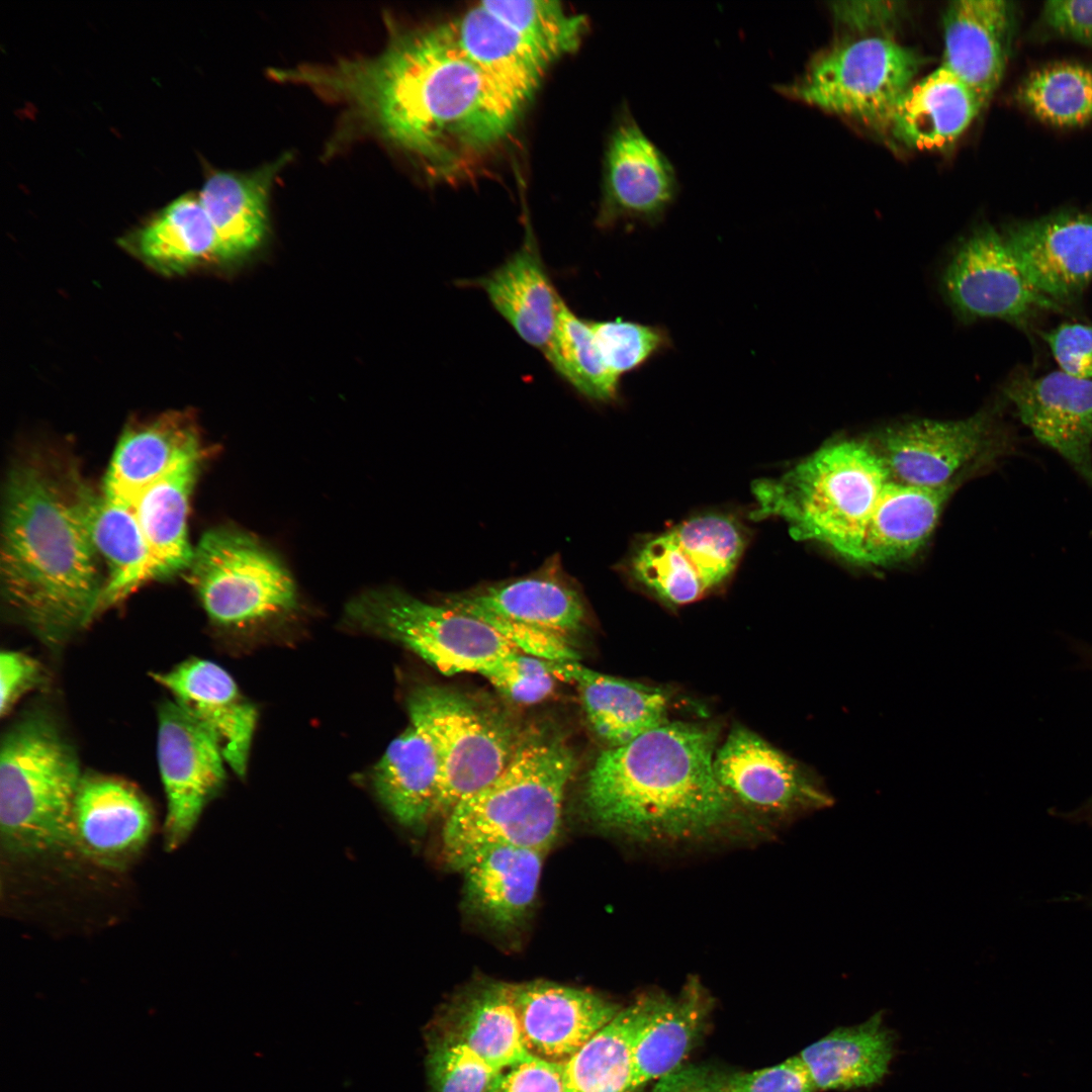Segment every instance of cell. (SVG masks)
I'll list each match as a JSON object with an SVG mask.
<instances>
[{
  "label": "cell",
  "instance_id": "1",
  "mask_svg": "<svg viewBox=\"0 0 1092 1092\" xmlns=\"http://www.w3.org/2000/svg\"><path fill=\"white\" fill-rule=\"evenodd\" d=\"M346 106V123L402 152L430 176L468 174L509 138L521 112L454 44L444 24L389 33L373 57L274 69Z\"/></svg>",
  "mask_w": 1092,
  "mask_h": 1092
},
{
  "label": "cell",
  "instance_id": "2",
  "mask_svg": "<svg viewBox=\"0 0 1092 1092\" xmlns=\"http://www.w3.org/2000/svg\"><path fill=\"white\" fill-rule=\"evenodd\" d=\"M718 732L667 721L603 750L589 768L582 805L600 829L640 844L751 840L768 825L744 812L716 777Z\"/></svg>",
  "mask_w": 1092,
  "mask_h": 1092
},
{
  "label": "cell",
  "instance_id": "3",
  "mask_svg": "<svg viewBox=\"0 0 1092 1092\" xmlns=\"http://www.w3.org/2000/svg\"><path fill=\"white\" fill-rule=\"evenodd\" d=\"M73 496L40 461L9 472L0 576L8 612L52 648L96 616L105 578Z\"/></svg>",
  "mask_w": 1092,
  "mask_h": 1092
},
{
  "label": "cell",
  "instance_id": "4",
  "mask_svg": "<svg viewBox=\"0 0 1092 1092\" xmlns=\"http://www.w3.org/2000/svg\"><path fill=\"white\" fill-rule=\"evenodd\" d=\"M574 769V754L558 737L534 736L521 743L493 782L445 817L442 843L448 864L462 871L498 846L546 852L558 836Z\"/></svg>",
  "mask_w": 1092,
  "mask_h": 1092
},
{
  "label": "cell",
  "instance_id": "5",
  "mask_svg": "<svg viewBox=\"0 0 1092 1092\" xmlns=\"http://www.w3.org/2000/svg\"><path fill=\"white\" fill-rule=\"evenodd\" d=\"M891 480L872 442H832L783 475L754 481L751 516L780 518L793 538L819 542L859 563L870 519Z\"/></svg>",
  "mask_w": 1092,
  "mask_h": 1092
},
{
  "label": "cell",
  "instance_id": "6",
  "mask_svg": "<svg viewBox=\"0 0 1092 1092\" xmlns=\"http://www.w3.org/2000/svg\"><path fill=\"white\" fill-rule=\"evenodd\" d=\"M82 777L74 746L48 714L28 713L9 726L0 748L4 849L29 857L72 846V812Z\"/></svg>",
  "mask_w": 1092,
  "mask_h": 1092
},
{
  "label": "cell",
  "instance_id": "7",
  "mask_svg": "<svg viewBox=\"0 0 1092 1092\" xmlns=\"http://www.w3.org/2000/svg\"><path fill=\"white\" fill-rule=\"evenodd\" d=\"M922 63L915 50L890 36L864 34L818 53L798 79L777 88L823 111L885 127Z\"/></svg>",
  "mask_w": 1092,
  "mask_h": 1092
},
{
  "label": "cell",
  "instance_id": "8",
  "mask_svg": "<svg viewBox=\"0 0 1092 1092\" xmlns=\"http://www.w3.org/2000/svg\"><path fill=\"white\" fill-rule=\"evenodd\" d=\"M186 571L207 616L221 627L269 621L297 607L294 581L282 562L234 527L205 532Z\"/></svg>",
  "mask_w": 1092,
  "mask_h": 1092
},
{
  "label": "cell",
  "instance_id": "9",
  "mask_svg": "<svg viewBox=\"0 0 1092 1092\" xmlns=\"http://www.w3.org/2000/svg\"><path fill=\"white\" fill-rule=\"evenodd\" d=\"M347 615L358 627L401 644L446 675L479 673L517 651L478 618L397 588L361 594L349 603Z\"/></svg>",
  "mask_w": 1092,
  "mask_h": 1092
},
{
  "label": "cell",
  "instance_id": "10",
  "mask_svg": "<svg viewBox=\"0 0 1092 1092\" xmlns=\"http://www.w3.org/2000/svg\"><path fill=\"white\" fill-rule=\"evenodd\" d=\"M407 711L428 729L439 753L441 780L434 816L446 817L458 803L493 782L520 746L503 718L447 688L414 690Z\"/></svg>",
  "mask_w": 1092,
  "mask_h": 1092
},
{
  "label": "cell",
  "instance_id": "11",
  "mask_svg": "<svg viewBox=\"0 0 1092 1092\" xmlns=\"http://www.w3.org/2000/svg\"><path fill=\"white\" fill-rule=\"evenodd\" d=\"M746 544L745 529L735 518L700 515L636 543L625 572L662 604L680 607L723 585Z\"/></svg>",
  "mask_w": 1092,
  "mask_h": 1092
},
{
  "label": "cell",
  "instance_id": "12",
  "mask_svg": "<svg viewBox=\"0 0 1092 1092\" xmlns=\"http://www.w3.org/2000/svg\"><path fill=\"white\" fill-rule=\"evenodd\" d=\"M892 480L938 488L957 483L966 470L994 462L1010 448L991 412L966 419H919L882 430L872 442Z\"/></svg>",
  "mask_w": 1092,
  "mask_h": 1092
},
{
  "label": "cell",
  "instance_id": "13",
  "mask_svg": "<svg viewBox=\"0 0 1092 1092\" xmlns=\"http://www.w3.org/2000/svg\"><path fill=\"white\" fill-rule=\"evenodd\" d=\"M714 769L734 802L768 826L833 803L814 772L743 726L718 745Z\"/></svg>",
  "mask_w": 1092,
  "mask_h": 1092
},
{
  "label": "cell",
  "instance_id": "14",
  "mask_svg": "<svg viewBox=\"0 0 1092 1092\" xmlns=\"http://www.w3.org/2000/svg\"><path fill=\"white\" fill-rule=\"evenodd\" d=\"M941 288L956 315L966 322L999 318L1022 325L1040 311L1061 309L1031 284L1002 233L989 224L954 245Z\"/></svg>",
  "mask_w": 1092,
  "mask_h": 1092
},
{
  "label": "cell",
  "instance_id": "15",
  "mask_svg": "<svg viewBox=\"0 0 1092 1092\" xmlns=\"http://www.w3.org/2000/svg\"><path fill=\"white\" fill-rule=\"evenodd\" d=\"M157 758L167 802L164 844L172 851L222 788L225 761L213 734L174 700L158 710Z\"/></svg>",
  "mask_w": 1092,
  "mask_h": 1092
},
{
  "label": "cell",
  "instance_id": "16",
  "mask_svg": "<svg viewBox=\"0 0 1092 1092\" xmlns=\"http://www.w3.org/2000/svg\"><path fill=\"white\" fill-rule=\"evenodd\" d=\"M677 192L669 160L624 110L607 145L598 225L607 229L622 220L657 223Z\"/></svg>",
  "mask_w": 1092,
  "mask_h": 1092
},
{
  "label": "cell",
  "instance_id": "17",
  "mask_svg": "<svg viewBox=\"0 0 1092 1092\" xmlns=\"http://www.w3.org/2000/svg\"><path fill=\"white\" fill-rule=\"evenodd\" d=\"M1001 233L1031 284L1058 304L1074 299L1092 280V212L1057 210Z\"/></svg>",
  "mask_w": 1092,
  "mask_h": 1092
},
{
  "label": "cell",
  "instance_id": "18",
  "mask_svg": "<svg viewBox=\"0 0 1092 1092\" xmlns=\"http://www.w3.org/2000/svg\"><path fill=\"white\" fill-rule=\"evenodd\" d=\"M153 809L129 783L98 774L83 775L73 806L71 842L104 867H121L148 843Z\"/></svg>",
  "mask_w": 1092,
  "mask_h": 1092
},
{
  "label": "cell",
  "instance_id": "19",
  "mask_svg": "<svg viewBox=\"0 0 1092 1092\" xmlns=\"http://www.w3.org/2000/svg\"><path fill=\"white\" fill-rule=\"evenodd\" d=\"M527 1053L557 1064L567 1062L621 1010L588 990L535 981L511 985Z\"/></svg>",
  "mask_w": 1092,
  "mask_h": 1092
},
{
  "label": "cell",
  "instance_id": "20",
  "mask_svg": "<svg viewBox=\"0 0 1092 1092\" xmlns=\"http://www.w3.org/2000/svg\"><path fill=\"white\" fill-rule=\"evenodd\" d=\"M1004 392L1034 437L1092 486V379L1061 370L1036 378L1017 376Z\"/></svg>",
  "mask_w": 1092,
  "mask_h": 1092
},
{
  "label": "cell",
  "instance_id": "21",
  "mask_svg": "<svg viewBox=\"0 0 1092 1092\" xmlns=\"http://www.w3.org/2000/svg\"><path fill=\"white\" fill-rule=\"evenodd\" d=\"M1018 9L1006 0H954L942 18L941 66L987 104L999 87L1010 58Z\"/></svg>",
  "mask_w": 1092,
  "mask_h": 1092
},
{
  "label": "cell",
  "instance_id": "22",
  "mask_svg": "<svg viewBox=\"0 0 1092 1092\" xmlns=\"http://www.w3.org/2000/svg\"><path fill=\"white\" fill-rule=\"evenodd\" d=\"M152 676L213 734L225 763L244 777L258 714L229 672L212 661L193 657Z\"/></svg>",
  "mask_w": 1092,
  "mask_h": 1092
},
{
  "label": "cell",
  "instance_id": "23",
  "mask_svg": "<svg viewBox=\"0 0 1092 1092\" xmlns=\"http://www.w3.org/2000/svg\"><path fill=\"white\" fill-rule=\"evenodd\" d=\"M72 489L90 542L107 568L98 615L143 583L162 576L132 506L96 494L77 478Z\"/></svg>",
  "mask_w": 1092,
  "mask_h": 1092
},
{
  "label": "cell",
  "instance_id": "24",
  "mask_svg": "<svg viewBox=\"0 0 1092 1092\" xmlns=\"http://www.w3.org/2000/svg\"><path fill=\"white\" fill-rule=\"evenodd\" d=\"M444 604L464 613H486L569 638L580 632L586 622L581 595L566 581L557 558L530 575L452 595Z\"/></svg>",
  "mask_w": 1092,
  "mask_h": 1092
},
{
  "label": "cell",
  "instance_id": "25",
  "mask_svg": "<svg viewBox=\"0 0 1092 1092\" xmlns=\"http://www.w3.org/2000/svg\"><path fill=\"white\" fill-rule=\"evenodd\" d=\"M482 290L492 307L528 345L543 352L565 301L560 297L532 236L487 274L460 281Z\"/></svg>",
  "mask_w": 1092,
  "mask_h": 1092
},
{
  "label": "cell",
  "instance_id": "26",
  "mask_svg": "<svg viewBox=\"0 0 1092 1092\" xmlns=\"http://www.w3.org/2000/svg\"><path fill=\"white\" fill-rule=\"evenodd\" d=\"M546 662L555 677L576 685L587 722L607 748L669 721L670 697L663 689L602 673L578 661Z\"/></svg>",
  "mask_w": 1092,
  "mask_h": 1092
},
{
  "label": "cell",
  "instance_id": "27",
  "mask_svg": "<svg viewBox=\"0 0 1092 1092\" xmlns=\"http://www.w3.org/2000/svg\"><path fill=\"white\" fill-rule=\"evenodd\" d=\"M197 428L184 412L164 413L122 433L102 485L107 497L132 505L152 483L179 464L202 457Z\"/></svg>",
  "mask_w": 1092,
  "mask_h": 1092
},
{
  "label": "cell",
  "instance_id": "28",
  "mask_svg": "<svg viewBox=\"0 0 1092 1092\" xmlns=\"http://www.w3.org/2000/svg\"><path fill=\"white\" fill-rule=\"evenodd\" d=\"M443 24L457 49L522 110L550 64L481 2Z\"/></svg>",
  "mask_w": 1092,
  "mask_h": 1092
},
{
  "label": "cell",
  "instance_id": "29",
  "mask_svg": "<svg viewBox=\"0 0 1092 1092\" xmlns=\"http://www.w3.org/2000/svg\"><path fill=\"white\" fill-rule=\"evenodd\" d=\"M986 105L940 65L903 93L885 128L908 149L942 151L956 144Z\"/></svg>",
  "mask_w": 1092,
  "mask_h": 1092
},
{
  "label": "cell",
  "instance_id": "30",
  "mask_svg": "<svg viewBox=\"0 0 1092 1092\" xmlns=\"http://www.w3.org/2000/svg\"><path fill=\"white\" fill-rule=\"evenodd\" d=\"M633 1044V1088L640 1091L678 1069L706 1027L712 1001L696 980L675 996L645 994Z\"/></svg>",
  "mask_w": 1092,
  "mask_h": 1092
},
{
  "label": "cell",
  "instance_id": "31",
  "mask_svg": "<svg viewBox=\"0 0 1092 1092\" xmlns=\"http://www.w3.org/2000/svg\"><path fill=\"white\" fill-rule=\"evenodd\" d=\"M371 778L380 801L402 825L419 828L434 816L441 764L422 722L410 717L406 729L387 746Z\"/></svg>",
  "mask_w": 1092,
  "mask_h": 1092
},
{
  "label": "cell",
  "instance_id": "32",
  "mask_svg": "<svg viewBox=\"0 0 1092 1092\" xmlns=\"http://www.w3.org/2000/svg\"><path fill=\"white\" fill-rule=\"evenodd\" d=\"M288 162L284 155L248 173L211 174L198 194L217 236L219 260L253 252L268 229V197L274 178Z\"/></svg>",
  "mask_w": 1092,
  "mask_h": 1092
},
{
  "label": "cell",
  "instance_id": "33",
  "mask_svg": "<svg viewBox=\"0 0 1092 1092\" xmlns=\"http://www.w3.org/2000/svg\"><path fill=\"white\" fill-rule=\"evenodd\" d=\"M544 854L498 846L474 858L462 870L467 906L495 929L518 926L536 900Z\"/></svg>",
  "mask_w": 1092,
  "mask_h": 1092
},
{
  "label": "cell",
  "instance_id": "34",
  "mask_svg": "<svg viewBox=\"0 0 1092 1092\" xmlns=\"http://www.w3.org/2000/svg\"><path fill=\"white\" fill-rule=\"evenodd\" d=\"M956 485L930 488L891 480L870 519L859 564L890 566L916 555L932 535Z\"/></svg>",
  "mask_w": 1092,
  "mask_h": 1092
},
{
  "label": "cell",
  "instance_id": "35",
  "mask_svg": "<svg viewBox=\"0 0 1092 1092\" xmlns=\"http://www.w3.org/2000/svg\"><path fill=\"white\" fill-rule=\"evenodd\" d=\"M893 1054V1036L879 1012L862 1023L832 1030L798 1057L817 1090H847L881 1082Z\"/></svg>",
  "mask_w": 1092,
  "mask_h": 1092
},
{
  "label": "cell",
  "instance_id": "36",
  "mask_svg": "<svg viewBox=\"0 0 1092 1092\" xmlns=\"http://www.w3.org/2000/svg\"><path fill=\"white\" fill-rule=\"evenodd\" d=\"M129 243L140 259L167 274L219 261L216 233L199 196L194 194L170 202L136 230Z\"/></svg>",
  "mask_w": 1092,
  "mask_h": 1092
},
{
  "label": "cell",
  "instance_id": "37",
  "mask_svg": "<svg viewBox=\"0 0 1092 1092\" xmlns=\"http://www.w3.org/2000/svg\"><path fill=\"white\" fill-rule=\"evenodd\" d=\"M201 461L202 457H197L179 464L131 505L162 578L190 566L194 548L188 540L187 515Z\"/></svg>",
  "mask_w": 1092,
  "mask_h": 1092
},
{
  "label": "cell",
  "instance_id": "38",
  "mask_svg": "<svg viewBox=\"0 0 1092 1092\" xmlns=\"http://www.w3.org/2000/svg\"><path fill=\"white\" fill-rule=\"evenodd\" d=\"M445 1033L499 1073L531 1056L522 1040L510 984L485 982L469 990L450 1011Z\"/></svg>",
  "mask_w": 1092,
  "mask_h": 1092
},
{
  "label": "cell",
  "instance_id": "39",
  "mask_svg": "<svg viewBox=\"0 0 1092 1092\" xmlns=\"http://www.w3.org/2000/svg\"><path fill=\"white\" fill-rule=\"evenodd\" d=\"M646 1007L640 995L563 1064V1092H634L633 1044Z\"/></svg>",
  "mask_w": 1092,
  "mask_h": 1092
},
{
  "label": "cell",
  "instance_id": "40",
  "mask_svg": "<svg viewBox=\"0 0 1092 1092\" xmlns=\"http://www.w3.org/2000/svg\"><path fill=\"white\" fill-rule=\"evenodd\" d=\"M543 354L558 376L583 397L604 403L618 397L620 379L605 363L590 321L579 317L566 303Z\"/></svg>",
  "mask_w": 1092,
  "mask_h": 1092
},
{
  "label": "cell",
  "instance_id": "41",
  "mask_svg": "<svg viewBox=\"0 0 1092 1092\" xmlns=\"http://www.w3.org/2000/svg\"><path fill=\"white\" fill-rule=\"evenodd\" d=\"M1015 98L1032 116L1057 127H1077L1092 120V67L1060 62L1029 73Z\"/></svg>",
  "mask_w": 1092,
  "mask_h": 1092
},
{
  "label": "cell",
  "instance_id": "42",
  "mask_svg": "<svg viewBox=\"0 0 1092 1092\" xmlns=\"http://www.w3.org/2000/svg\"><path fill=\"white\" fill-rule=\"evenodd\" d=\"M482 5L518 32L549 64L578 49L587 30L585 16L558 1L483 0Z\"/></svg>",
  "mask_w": 1092,
  "mask_h": 1092
},
{
  "label": "cell",
  "instance_id": "43",
  "mask_svg": "<svg viewBox=\"0 0 1092 1092\" xmlns=\"http://www.w3.org/2000/svg\"><path fill=\"white\" fill-rule=\"evenodd\" d=\"M590 326L605 363L618 379L671 346L668 333L658 326L622 318L590 321Z\"/></svg>",
  "mask_w": 1092,
  "mask_h": 1092
},
{
  "label": "cell",
  "instance_id": "44",
  "mask_svg": "<svg viewBox=\"0 0 1092 1092\" xmlns=\"http://www.w3.org/2000/svg\"><path fill=\"white\" fill-rule=\"evenodd\" d=\"M428 1060L434 1092H488L500 1074L445 1032L432 1043Z\"/></svg>",
  "mask_w": 1092,
  "mask_h": 1092
},
{
  "label": "cell",
  "instance_id": "45",
  "mask_svg": "<svg viewBox=\"0 0 1092 1092\" xmlns=\"http://www.w3.org/2000/svg\"><path fill=\"white\" fill-rule=\"evenodd\" d=\"M484 676L503 695L519 704H536L554 689L555 675L546 660L514 651L482 669Z\"/></svg>",
  "mask_w": 1092,
  "mask_h": 1092
},
{
  "label": "cell",
  "instance_id": "46",
  "mask_svg": "<svg viewBox=\"0 0 1092 1092\" xmlns=\"http://www.w3.org/2000/svg\"><path fill=\"white\" fill-rule=\"evenodd\" d=\"M713 1092H815L810 1074L798 1056L770 1067L751 1071H712Z\"/></svg>",
  "mask_w": 1092,
  "mask_h": 1092
},
{
  "label": "cell",
  "instance_id": "47",
  "mask_svg": "<svg viewBox=\"0 0 1092 1092\" xmlns=\"http://www.w3.org/2000/svg\"><path fill=\"white\" fill-rule=\"evenodd\" d=\"M494 629L517 651L546 661H577L569 637L486 613H466Z\"/></svg>",
  "mask_w": 1092,
  "mask_h": 1092
},
{
  "label": "cell",
  "instance_id": "48",
  "mask_svg": "<svg viewBox=\"0 0 1092 1092\" xmlns=\"http://www.w3.org/2000/svg\"><path fill=\"white\" fill-rule=\"evenodd\" d=\"M1039 37L1064 38L1092 48V0L1044 2L1035 23Z\"/></svg>",
  "mask_w": 1092,
  "mask_h": 1092
},
{
  "label": "cell",
  "instance_id": "49",
  "mask_svg": "<svg viewBox=\"0 0 1092 1092\" xmlns=\"http://www.w3.org/2000/svg\"><path fill=\"white\" fill-rule=\"evenodd\" d=\"M1053 355L1066 374L1092 379V327L1065 324L1043 335Z\"/></svg>",
  "mask_w": 1092,
  "mask_h": 1092
},
{
  "label": "cell",
  "instance_id": "50",
  "mask_svg": "<svg viewBox=\"0 0 1092 1092\" xmlns=\"http://www.w3.org/2000/svg\"><path fill=\"white\" fill-rule=\"evenodd\" d=\"M505 1071L492 1084L495 1092H563V1064L529 1056Z\"/></svg>",
  "mask_w": 1092,
  "mask_h": 1092
},
{
  "label": "cell",
  "instance_id": "51",
  "mask_svg": "<svg viewBox=\"0 0 1092 1092\" xmlns=\"http://www.w3.org/2000/svg\"><path fill=\"white\" fill-rule=\"evenodd\" d=\"M41 664L30 655L17 650L0 654V714L7 715L17 701L40 685Z\"/></svg>",
  "mask_w": 1092,
  "mask_h": 1092
},
{
  "label": "cell",
  "instance_id": "52",
  "mask_svg": "<svg viewBox=\"0 0 1092 1092\" xmlns=\"http://www.w3.org/2000/svg\"><path fill=\"white\" fill-rule=\"evenodd\" d=\"M904 5L899 1H835L830 3V10L836 23L871 34L895 24L903 15Z\"/></svg>",
  "mask_w": 1092,
  "mask_h": 1092
},
{
  "label": "cell",
  "instance_id": "53",
  "mask_svg": "<svg viewBox=\"0 0 1092 1092\" xmlns=\"http://www.w3.org/2000/svg\"><path fill=\"white\" fill-rule=\"evenodd\" d=\"M647 1092H713L712 1069L682 1065L655 1082Z\"/></svg>",
  "mask_w": 1092,
  "mask_h": 1092
},
{
  "label": "cell",
  "instance_id": "54",
  "mask_svg": "<svg viewBox=\"0 0 1092 1092\" xmlns=\"http://www.w3.org/2000/svg\"><path fill=\"white\" fill-rule=\"evenodd\" d=\"M488 1092H495V1090L493 1089L492 1085H491L490 1089L488 1090Z\"/></svg>",
  "mask_w": 1092,
  "mask_h": 1092
},
{
  "label": "cell",
  "instance_id": "55",
  "mask_svg": "<svg viewBox=\"0 0 1092 1092\" xmlns=\"http://www.w3.org/2000/svg\"><path fill=\"white\" fill-rule=\"evenodd\" d=\"M1089 803H1090V804H1091V806H1092V799H1091V801H1090Z\"/></svg>",
  "mask_w": 1092,
  "mask_h": 1092
}]
</instances>
